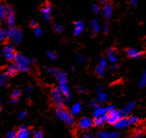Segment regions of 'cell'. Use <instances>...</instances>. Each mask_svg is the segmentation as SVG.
<instances>
[{"instance_id": "obj_1", "label": "cell", "mask_w": 146, "mask_h": 138, "mask_svg": "<svg viewBox=\"0 0 146 138\" xmlns=\"http://www.w3.org/2000/svg\"><path fill=\"white\" fill-rule=\"evenodd\" d=\"M15 66L17 67V70L22 72H27L29 69V65L31 61L27 57L22 54H17L15 57Z\"/></svg>"}, {"instance_id": "obj_2", "label": "cell", "mask_w": 146, "mask_h": 138, "mask_svg": "<svg viewBox=\"0 0 146 138\" xmlns=\"http://www.w3.org/2000/svg\"><path fill=\"white\" fill-rule=\"evenodd\" d=\"M63 96V94L60 88H54L51 91V93H50L51 101H52L53 104L56 106L57 108H63L64 106Z\"/></svg>"}, {"instance_id": "obj_3", "label": "cell", "mask_w": 146, "mask_h": 138, "mask_svg": "<svg viewBox=\"0 0 146 138\" xmlns=\"http://www.w3.org/2000/svg\"><path fill=\"white\" fill-rule=\"evenodd\" d=\"M56 114L57 115V117L63 121L66 124H67L68 125H74V119L72 116V115L63 108H57L56 110Z\"/></svg>"}, {"instance_id": "obj_4", "label": "cell", "mask_w": 146, "mask_h": 138, "mask_svg": "<svg viewBox=\"0 0 146 138\" xmlns=\"http://www.w3.org/2000/svg\"><path fill=\"white\" fill-rule=\"evenodd\" d=\"M8 37L15 45L20 44L23 39V34L21 29L12 27L8 32Z\"/></svg>"}, {"instance_id": "obj_5", "label": "cell", "mask_w": 146, "mask_h": 138, "mask_svg": "<svg viewBox=\"0 0 146 138\" xmlns=\"http://www.w3.org/2000/svg\"><path fill=\"white\" fill-rule=\"evenodd\" d=\"M121 118L118 111L115 109L114 108L109 110L106 113V121H107L110 125H115Z\"/></svg>"}, {"instance_id": "obj_6", "label": "cell", "mask_w": 146, "mask_h": 138, "mask_svg": "<svg viewBox=\"0 0 146 138\" xmlns=\"http://www.w3.org/2000/svg\"><path fill=\"white\" fill-rule=\"evenodd\" d=\"M106 66L107 61L106 60V58H105V57H100V60H99L98 65L96 66V69H95L96 75H98V76H100V77L103 76L105 74V70H106Z\"/></svg>"}, {"instance_id": "obj_7", "label": "cell", "mask_w": 146, "mask_h": 138, "mask_svg": "<svg viewBox=\"0 0 146 138\" xmlns=\"http://www.w3.org/2000/svg\"><path fill=\"white\" fill-rule=\"evenodd\" d=\"M126 54L129 57L133 59H139L143 55V53L141 51L136 50L135 48H127L126 50Z\"/></svg>"}, {"instance_id": "obj_8", "label": "cell", "mask_w": 146, "mask_h": 138, "mask_svg": "<svg viewBox=\"0 0 146 138\" xmlns=\"http://www.w3.org/2000/svg\"><path fill=\"white\" fill-rule=\"evenodd\" d=\"M93 125V121L88 117H84L81 119L78 122V127L82 129H88Z\"/></svg>"}, {"instance_id": "obj_9", "label": "cell", "mask_w": 146, "mask_h": 138, "mask_svg": "<svg viewBox=\"0 0 146 138\" xmlns=\"http://www.w3.org/2000/svg\"><path fill=\"white\" fill-rule=\"evenodd\" d=\"M57 81L59 82V85H64V84H67V75L66 73L63 71H59L57 70L55 74Z\"/></svg>"}, {"instance_id": "obj_10", "label": "cell", "mask_w": 146, "mask_h": 138, "mask_svg": "<svg viewBox=\"0 0 146 138\" xmlns=\"http://www.w3.org/2000/svg\"><path fill=\"white\" fill-rule=\"evenodd\" d=\"M97 136L100 138H118L120 134L117 132H99Z\"/></svg>"}, {"instance_id": "obj_11", "label": "cell", "mask_w": 146, "mask_h": 138, "mask_svg": "<svg viewBox=\"0 0 146 138\" xmlns=\"http://www.w3.org/2000/svg\"><path fill=\"white\" fill-rule=\"evenodd\" d=\"M50 10H51V6L49 3H46L44 8L41 10V13L46 21H49L50 19Z\"/></svg>"}, {"instance_id": "obj_12", "label": "cell", "mask_w": 146, "mask_h": 138, "mask_svg": "<svg viewBox=\"0 0 146 138\" xmlns=\"http://www.w3.org/2000/svg\"><path fill=\"white\" fill-rule=\"evenodd\" d=\"M84 28V23L83 21H78L75 23V28H74V34L79 35Z\"/></svg>"}, {"instance_id": "obj_13", "label": "cell", "mask_w": 146, "mask_h": 138, "mask_svg": "<svg viewBox=\"0 0 146 138\" xmlns=\"http://www.w3.org/2000/svg\"><path fill=\"white\" fill-rule=\"evenodd\" d=\"M112 13V6L111 3H106L103 9V15L106 19H109Z\"/></svg>"}, {"instance_id": "obj_14", "label": "cell", "mask_w": 146, "mask_h": 138, "mask_svg": "<svg viewBox=\"0 0 146 138\" xmlns=\"http://www.w3.org/2000/svg\"><path fill=\"white\" fill-rule=\"evenodd\" d=\"M29 137V131H28L26 127L22 126L21 128L17 131V137L16 138H28Z\"/></svg>"}, {"instance_id": "obj_15", "label": "cell", "mask_w": 146, "mask_h": 138, "mask_svg": "<svg viewBox=\"0 0 146 138\" xmlns=\"http://www.w3.org/2000/svg\"><path fill=\"white\" fill-rule=\"evenodd\" d=\"M128 125H129V122H128V120L127 118H121L114 125L116 128L120 129V128H123L126 126H127Z\"/></svg>"}, {"instance_id": "obj_16", "label": "cell", "mask_w": 146, "mask_h": 138, "mask_svg": "<svg viewBox=\"0 0 146 138\" xmlns=\"http://www.w3.org/2000/svg\"><path fill=\"white\" fill-rule=\"evenodd\" d=\"M107 56H108V58H109V61L112 63H115L117 61V57L115 55V48H110L107 51Z\"/></svg>"}, {"instance_id": "obj_17", "label": "cell", "mask_w": 146, "mask_h": 138, "mask_svg": "<svg viewBox=\"0 0 146 138\" xmlns=\"http://www.w3.org/2000/svg\"><path fill=\"white\" fill-rule=\"evenodd\" d=\"M106 121V114L98 116V117H95L93 120V125L96 126H101L104 124V121Z\"/></svg>"}, {"instance_id": "obj_18", "label": "cell", "mask_w": 146, "mask_h": 138, "mask_svg": "<svg viewBox=\"0 0 146 138\" xmlns=\"http://www.w3.org/2000/svg\"><path fill=\"white\" fill-rule=\"evenodd\" d=\"M17 69L15 64H11L10 65L9 67H8V69H7V73L6 74L9 76H11V77H12L14 75H15L17 74Z\"/></svg>"}, {"instance_id": "obj_19", "label": "cell", "mask_w": 146, "mask_h": 138, "mask_svg": "<svg viewBox=\"0 0 146 138\" xmlns=\"http://www.w3.org/2000/svg\"><path fill=\"white\" fill-rule=\"evenodd\" d=\"M7 14L5 11V5L0 1V20L1 21H4L5 19H6Z\"/></svg>"}, {"instance_id": "obj_20", "label": "cell", "mask_w": 146, "mask_h": 138, "mask_svg": "<svg viewBox=\"0 0 146 138\" xmlns=\"http://www.w3.org/2000/svg\"><path fill=\"white\" fill-rule=\"evenodd\" d=\"M139 86V88H144L146 86V69L143 71L142 76L140 78Z\"/></svg>"}, {"instance_id": "obj_21", "label": "cell", "mask_w": 146, "mask_h": 138, "mask_svg": "<svg viewBox=\"0 0 146 138\" xmlns=\"http://www.w3.org/2000/svg\"><path fill=\"white\" fill-rule=\"evenodd\" d=\"M81 109H82L81 104H80L79 103H75V104L72 107L71 113L72 115H76V114H78V113H80Z\"/></svg>"}, {"instance_id": "obj_22", "label": "cell", "mask_w": 146, "mask_h": 138, "mask_svg": "<svg viewBox=\"0 0 146 138\" xmlns=\"http://www.w3.org/2000/svg\"><path fill=\"white\" fill-rule=\"evenodd\" d=\"M9 80V75L6 73H0V86L5 85Z\"/></svg>"}, {"instance_id": "obj_23", "label": "cell", "mask_w": 146, "mask_h": 138, "mask_svg": "<svg viewBox=\"0 0 146 138\" xmlns=\"http://www.w3.org/2000/svg\"><path fill=\"white\" fill-rule=\"evenodd\" d=\"M91 25H92V29L94 30V33H98L100 30V25H99L98 21H96V20H93L91 21Z\"/></svg>"}, {"instance_id": "obj_24", "label": "cell", "mask_w": 146, "mask_h": 138, "mask_svg": "<svg viewBox=\"0 0 146 138\" xmlns=\"http://www.w3.org/2000/svg\"><path fill=\"white\" fill-rule=\"evenodd\" d=\"M7 23L9 25V27L12 28L14 27V24H15V16H14V14L13 15H10L7 16Z\"/></svg>"}, {"instance_id": "obj_25", "label": "cell", "mask_w": 146, "mask_h": 138, "mask_svg": "<svg viewBox=\"0 0 146 138\" xmlns=\"http://www.w3.org/2000/svg\"><path fill=\"white\" fill-rule=\"evenodd\" d=\"M7 37H8V32L6 31V29L0 28V42H4Z\"/></svg>"}, {"instance_id": "obj_26", "label": "cell", "mask_w": 146, "mask_h": 138, "mask_svg": "<svg viewBox=\"0 0 146 138\" xmlns=\"http://www.w3.org/2000/svg\"><path fill=\"white\" fill-rule=\"evenodd\" d=\"M3 55L5 58L8 60V61H13L15 60V57H16V54H15L14 51H11V52H7V53H3Z\"/></svg>"}, {"instance_id": "obj_27", "label": "cell", "mask_w": 146, "mask_h": 138, "mask_svg": "<svg viewBox=\"0 0 146 138\" xmlns=\"http://www.w3.org/2000/svg\"><path fill=\"white\" fill-rule=\"evenodd\" d=\"M128 122H129V125H133V124H136L139 122V118L136 116V115H132V116H129L127 119Z\"/></svg>"}, {"instance_id": "obj_28", "label": "cell", "mask_w": 146, "mask_h": 138, "mask_svg": "<svg viewBox=\"0 0 146 138\" xmlns=\"http://www.w3.org/2000/svg\"><path fill=\"white\" fill-rule=\"evenodd\" d=\"M98 100L100 101V102L104 103L107 100V95L106 94H105L103 92H100L98 94Z\"/></svg>"}, {"instance_id": "obj_29", "label": "cell", "mask_w": 146, "mask_h": 138, "mask_svg": "<svg viewBox=\"0 0 146 138\" xmlns=\"http://www.w3.org/2000/svg\"><path fill=\"white\" fill-rule=\"evenodd\" d=\"M134 106H135V102H133V101L129 102V103L127 105V107L124 108V110H125L127 113H129L132 111V109H133Z\"/></svg>"}, {"instance_id": "obj_30", "label": "cell", "mask_w": 146, "mask_h": 138, "mask_svg": "<svg viewBox=\"0 0 146 138\" xmlns=\"http://www.w3.org/2000/svg\"><path fill=\"white\" fill-rule=\"evenodd\" d=\"M14 51V48L13 46L10 44H6L4 46L3 48V53H7V52H11Z\"/></svg>"}, {"instance_id": "obj_31", "label": "cell", "mask_w": 146, "mask_h": 138, "mask_svg": "<svg viewBox=\"0 0 146 138\" xmlns=\"http://www.w3.org/2000/svg\"><path fill=\"white\" fill-rule=\"evenodd\" d=\"M17 131H16V130H12V131H9L6 134V138H16V137H17Z\"/></svg>"}, {"instance_id": "obj_32", "label": "cell", "mask_w": 146, "mask_h": 138, "mask_svg": "<svg viewBox=\"0 0 146 138\" xmlns=\"http://www.w3.org/2000/svg\"><path fill=\"white\" fill-rule=\"evenodd\" d=\"M34 34L35 36L38 37V36H41L42 35V29H41V27H36L34 28Z\"/></svg>"}, {"instance_id": "obj_33", "label": "cell", "mask_w": 146, "mask_h": 138, "mask_svg": "<svg viewBox=\"0 0 146 138\" xmlns=\"http://www.w3.org/2000/svg\"><path fill=\"white\" fill-rule=\"evenodd\" d=\"M5 11H6L7 16H8V15H13V14H14V13H13L12 8H11L10 5H5Z\"/></svg>"}, {"instance_id": "obj_34", "label": "cell", "mask_w": 146, "mask_h": 138, "mask_svg": "<svg viewBox=\"0 0 146 138\" xmlns=\"http://www.w3.org/2000/svg\"><path fill=\"white\" fill-rule=\"evenodd\" d=\"M54 29L56 33H60L63 32V27H62V26L60 25V24H54Z\"/></svg>"}, {"instance_id": "obj_35", "label": "cell", "mask_w": 146, "mask_h": 138, "mask_svg": "<svg viewBox=\"0 0 146 138\" xmlns=\"http://www.w3.org/2000/svg\"><path fill=\"white\" fill-rule=\"evenodd\" d=\"M47 56L50 59V60H55L56 58V55L55 53L52 52V51H47Z\"/></svg>"}, {"instance_id": "obj_36", "label": "cell", "mask_w": 146, "mask_h": 138, "mask_svg": "<svg viewBox=\"0 0 146 138\" xmlns=\"http://www.w3.org/2000/svg\"><path fill=\"white\" fill-rule=\"evenodd\" d=\"M75 58H76V61L80 63H82L84 61L85 58H84V57L82 55H77L75 56Z\"/></svg>"}, {"instance_id": "obj_37", "label": "cell", "mask_w": 146, "mask_h": 138, "mask_svg": "<svg viewBox=\"0 0 146 138\" xmlns=\"http://www.w3.org/2000/svg\"><path fill=\"white\" fill-rule=\"evenodd\" d=\"M92 10L94 11V13H97L98 14L100 11V7L99 5H94L93 6H92Z\"/></svg>"}, {"instance_id": "obj_38", "label": "cell", "mask_w": 146, "mask_h": 138, "mask_svg": "<svg viewBox=\"0 0 146 138\" xmlns=\"http://www.w3.org/2000/svg\"><path fill=\"white\" fill-rule=\"evenodd\" d=\"M20 95H21V91L17 90V89L14 91L12 92V94H11V97H14V98H17Z\"/></svg>"}, {"instance_id": "obj_39", "label": "cell", "mask_w": 146, "mask_h": 138, "mask_svg": "<svg viewBox=\"0 0 146 138\" xmlns=\"http://www.w3.org/2000/svg\"><path fill=\"white\" fill-rule=\"evenodd\" d=\"M46 71L48 72V73H50V74H56V69H54V68H52V67H46L45 68Z\"/></svg>"}, {"instance_id": "obj_40", "label": "cell", "mask_w": 146, "mask_h": 138, "mask_svg": "<svg viewBox=\"0 0 146 138\" xmlns=\"http://www.w3.org/2000/svg\"><path fill=\"white\" fill-rule=\"evenodd\" d=\"M34 137L35 138H42L43 137V132L42 131H38L34 133Z\"/></svg>"}, {"instance_id": "obj_41", "label": "cell", "mask_w": 146, "mask_h": 138, "mask_svg": "<svg viewBox=\"0 0 146 138\" xmlns=\"http://www.w3.org/2000/svg\"><path fill=\"white\" fill-rule=\"evenodd\" d=\"M29 26H30L31 27L35 28L36 27H37V22H36L35 20H32V21H30V22H29Z\"/></svg>"}, {"instance_id": "obj_42", "label": "cell", "mask_w": 146, "mask_h": 138, "mask_svg": "<svg viewBox=\"0 0 146 138\" xmlns=\"http://www.w3.org/2000/svg\"><path fill=\"white\" fill-rule=\"evenodd\" d=\"M102 29H103V32H104L105 33H106L107 32L109 31V24L108 23H105V25L103 26Z\"/></svg>"}, {"instance_id": "obj_43", "label": "cell", "mask_w": 146, "mask_h": 138, "mask_svg": "<svg viewBox=\"0 0 146 138\" xmlns=\"http://www.w3.org/2000/svg\"><path fill=\"white\" fill-rule=\"evenodd\" d=\"M26 115H27V113H26V112H21V113L19 114V118H20V119H23V118L25 117Z\"/></svg>"}, {"instance_id": "obj_44", "label": "cell", "mask_w": 146, "mask_h": 138, "mask_svg": "<svg viewBox=\"0 0 146 138\" xmlns=\"http://www.w3.org/2000/svg\"><path fill=\"white\" fill-rule=\"evenodd\" d=\"M31 90H32V88L29 86V87H27V88H25V92L27 93V94H29V93L31 92Z\"/></svg>"}, {"instance_id": "obj_45", "label": "cell", "mask_w": 146, "mask_h": 138, "mask_svg": "<svg viewBox=\"0 0 146 138\" xmlns=\"http://www.w3.org/2000/svg\"><path fill=\"white\" fill-rule=\"evenodd\" d=\"M11 102L12 103H17L18 102V99L14 98V97H12V99L11 100Z\"/></svg>"}, {"instance_id": "obj_46", "label": "cell", "mask_w": 146, "mask_h": 138, "mask_svg": "<svg viewBox=\"0 0 146 138\" xmlns=\"http://www.w3.org/2000/svg\"><path fill=\"white\" fill-rule=\"evenodd\" d=\"M89 106H96V103H95V101L91 100V101H89V103H88Z\"/></svg>"}, {"instance_id": "obj_47", "label": "cell", "mask_w": 146, "mask_h": 138, "mask_svg": "<svg viewBox=\"0 0 146 138\" xmlns=\"http://www.w3.org/2000/svg\"><path fill=\"white\" fill-rule=\"evenodd\" d=\"M130 2H131V4L133 5H136L138 4V0H130Z\"/></svg>"}, {"instance_id": "obj_48", "label": "cell", "mask_w": 146, "mask_h": 138, "mask_svg": "<svg viewBox=\"0 0 146 138\" xmlns=\"http://www.w3.org/2000/svg\"><path fill=\"white\" fill-rule=\"evenodd\" d=\"M96 92H97V93L99 94V93H100V92L102 91V88H101V87H100V86H99V87H97V88H96Z\"/></svg>"}, {"instance_id": "obj_49", "label": "cell", "mask_w": 146, "mask_h": 138, "mask_svg": "<svg viewBox=\"0 0 146 138\" xmlns=\"http://www.w3.org/2000/svg\"><path fill=\"white\" fill-rule=\"evenodd\" d=\"M78 90L80 92H85L84 91H85V89H84V88H82V87H78Z\"/></svg>"}, {"instance_id": "obj_50", "label": "cell", "mask_w": 146, "mask_h": 138, "mask_svg": "<svg viewBox=\"0 0 146 138\" xmlns=\"http://www.w3.org/2000/svg\"><path fill=\"white\" fill-rule=\"evenodd\" d=\"M83 138H94V136H92V135H84L83 137Z\"/></svg>"}, {"instance_id": "obj_51", "label": "cell", "mask_w": 146, "mask_h": 138, "mask_svg": "<svg viewBox=\"0 0 146 138\" xmlns=\"http://www.w3.org/2000/svg\"><path fill=\"white\" fill-rule=\"evenodd\" d=\"M117 67H118V65H117V64H113L112 66H111V69H115V68H117Z\"/></svg>"}, {"instance_id": "obj_52", "label": "cell", "mask_w": 146, "mask_h": 138, "mask_svg": "<svg viewBox=\"0 0 146 138\" xmlns=\"http://www.w3.org/2000/svg\"><path fill=\"white\" fill-rule=\"evenodd\" d=\"M107 1H109V0H100V2H102V3H105V2H106Z\"/></svg>"}, {"instance_id": "obj_53", "label": "cell", "mask_w": 146, "mask_h": 138, "mask_svg": "<svg viewBox=\"0 0 146 138\" xmlns=\"http://www.w3.org/2000/svg\"><path fill=\"white\" fill-rule=\"evenodd\" d=\"M0 112H1V107H0Z\"/></svg>"}]
</instances>
